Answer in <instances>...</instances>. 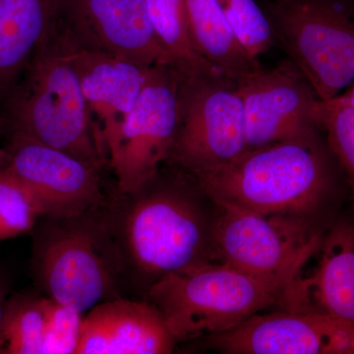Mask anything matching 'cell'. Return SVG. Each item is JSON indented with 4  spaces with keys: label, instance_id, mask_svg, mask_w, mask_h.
<instances>
[{
    "label": "cell",
    "instance_id": "cell-1",
    "mask_svg": "<svg viewBox=\"0 0 354 354\" xmlns=\"http://www.w3.org/2000/svg\"><path fill=\"white\" fill-rule=\"evenodd\" d=\"M330 181L327 153L317 132L246 151L196 183L215 205L304 216L320 204Z\"/></svg>",
    "mask_w": 354,
    "mask_h": 354
},
{
    "label": "cell",
    "instance_id": "cell-2",
    "mask_svg": "<svg viewBox=\"0 0 354 354\" xmlns=\"http://www.w3.org/2000/svg\"><path fill=\"white\" fill-rule=\"evenodd\" d=\"M114 236L124 265L156 281L211 261L212 218L190 190L157 180L124 194ZM150 285V286H151Z\"/></svg>",
    "mask_w": 354,
    "mask_h": 354
},
{
    "label": "cell",
    "instance_id": "cell-3",
    "mask_svg": "<svg viewBox=\"0 0 354 354\" xmlns=\"http://www.w3.org/2000/svg\"><path fill=\"white\" fill-rule=\"evenodd\" d=\"M300 272L262 278L223 263H202L156 281L148 301L160 310L176 342H187L227 332L279 307Z\"/></svg>",
    "mask_w": 354,
    "mask_h": 354
},
{
    "label": "cell",
    "instance_id": "cell-4",
    "mask_svg": "<svg viewBox=\"0 0 354 354\" xmlns=\"http://www.w3.org/2000/svg\"><path fill=\"white\" fill-rule=\"evenodd\" d=\"M55 34L35 53L22 82L9 95L13 134L64 151L101 169L106 162L97 146L68 37Z\"/></svg>",
    "mask_w": 354,
    "mask_h": 354
},
{
    "label": "cell",
    "instance_id": "cell-5",
    "mask_svg": "<svg viewBox=\"0 0 354 354\" xmlns=\"http://www.w3.org/2000/svg\"><path fill=\"white\" fill-rule=\"evenodd\" d=\"M97 209L46 218L35 239L32 268L39 288L83 314L120 297L118 279L125 270L111 221Z\"/></svg>",
    "mask_w": 354,
    "mask_h": 354
},
{
    "label": "cell",
    "instance_id": "cell-6",
    "mask_svg": "<svg viewBox=\"0 0 354 354\" xmlns=\"http://www.w3.org/2000/svg\"><path fill=\"white\" fill-rule=\"evenodd\" d=\"M268 18L317 99L329 101L353 85L354 0H276Z\"/></svg>",
    "mask_w": 354,
    "mask_h": 354
},
{
    "label": "cell",
    "instance_id": "cell-7",
    "mask_svg": "<svg viewBox=\"0 0 354 354\" xmlns=\"http://www.w3.org/2000/svg\"><path fill=\"white\" fill-rule=\"evenodd\" d=\"M211 261L262 278L300 272L322 241L297 215L263 214L216 205Z\"/></svg>",
    "mask_w": 354,
    "mask_h": 354
},
{
    "label": "cell",
    "instance_id": "cell-8",
    "mask_svg": "<svg viewBox=\"0 0 354 354\" xmlns=\"http://www.w3.org/2000/svg\"><path fill=\"white\" fill-rule=\"evenodd\" d=\"M180 120L171 160L196 180L232 164L247 151L245 111L234 81L185 75Z\"/></svg>",
    "mask_w": 354,
    "mask_h": 354
},
{
    "label": "cell",
    "instance_id": "cell-9",
    "mask_svg": "<svg viewBox=\"0 0 354 354\" xmlns=\"http://www.w3.org/2000/svg\"><path fill=\"white\" fill-rule=\"evenodd\" d=\"M176 67L155 66L108 153L120 194H130L158 176L171 157L181 106Z\"/></svg>",
    "mask_w": 354,
    "mask_h": 354
},
{
    "label": "cell",
    "instance_id": "cell-10",
    "mask_svg": "<svg viewBox=\"0 0 354 354\" xmlns=\"http://www.w3.org/2000/svg\"><path fill=\"white\" fill-rule=\"evenodd\" d=\"M1 167L24 184L43 218H67L101 208L99 171L64 151L13 134Z\"/></svg>",
    "mask_w": 354,
    "mask_h": 354
},
{
    "label": "cell",
    "instance_id": "cell-11",
    "mask_svg": "<svg viewBox=\"0 0 354 354\" xmlns=\"http://www.w3.org/2000/svg\"><path fill=\"white\" fill-rule=\"evenodd\" d=\"M245 111L247 151L315 134V93L297 65L285 60L235 81Z\"/></svg>",
    "mask_w": 354,
    "mask_h": 354
},
{
    "label": "cell",
    "instance_id": "cell-12",
    "mask_svg": "<svg viewBox=\"0 0 354 354\" xmlns=\"http://www.w3.org/2000/svg\"><path fill=\"white\" fill-rule=\"evenodd\" d=\"M227 354H354V323L327 314L279 309L207 337Z\"/></svg>",
    "mask_w": 354,
    "mask_h": 354
},
{
    "label": "cell",
    "instance_id": "cell-13",
    "mask_svg": "<svg viewBox=\"0 0 354 354\" xmlns=\"http://www.w3.org/2000/svg\"><path fill=\"white\" fill-rule=\"evenodd\" d=\"M62 13L79 46L145 66L176 67L153 32L145 0H62Z\"/></svg>",
    "mask_w": 354,
    "mask_h": 354
},
{
    "label": "cell",
    "instance_id": "cell-14",
    "mask_svg": "<svg viewBox=\"0 0 354 354\" xmlns=\"http://www.w3.org/2000/svg\"><path fill=\"white\" fill-rule=\"evenodd\" d=\"M67 37L97 146L108 162L109 149L155 66L84 48Z\"/></svg>",
    "mask_w": 354,
    "mask_h": 354
},
{
    "label": "cell",
    "instance_id": "cell-15",
    "mask_svg": "<svg viewBox=\"0 0 354 354\" xmlns=\"http://www.w3.org/2000/svg\"><path fill=\"white\" fill-rule=\"evenodd\" d=\"M313 271L293 279L279 309L327 314L354 323V221H341L319 246Z\"/></svg>",
    "mask_w": 354,
    "mask_h": 354
},
{
    "label": "cell",
    "instance_id": "cell-16",
    "mask_svg": "<svg viewBox=\"0 0 354 354\" xmlns=\"http://www.w3.org/2000/svg\"><path fill=\"white\" fill-rule=\"evenodd\" d=\"M176 344L155 305L115 297L85 313L76 354H169Z\"/></svg>",
    "mask_w": 354,
    "mask_h": 354
},
{
    "label": "cell",
    "instance_id": "cell-17",
    "mask_svg": "<svg viewBox=\"0 0 354 354\" xmlns=\"http://www.w3.org/2000/svg\"><path fill=\"white\" fill-rule=\"evenodd\" d=\"M62 0H0V95L17 86L35 53L53 32Z\"/></svg>",
    "mask_w": 354,
    "mask_h": 354
},
{
    "label": "cell",
    "instance_id": "cell-18",
    "mask_svg": "<svg viewBox=\"0 0 354 354\" xmlns=\"http://www.w3.org/2000/svg\"><path fill=\"white\" fill-rule=\"evenodd\" d=\"M185 6L195 48L223 76L235 82L259 68L235 36L216 0H185Z\"/></svg>",
    "mask_w": 354,
    "mask_h": 354
},
{
    "label": "cell",
    "instance_id": "cell-19",
    "mask_svg": "<svg viewBox=\"0 0 354 354\" xmlns=\"http://www.w3.org/2000/svg\"><path fill=\"white\" fill-rule=\"evenodd\" d=\"M145 3L156 36L181 73L225 77L195 48L185 0H145Z\"/></svg>",
    "mask_w": 354,
    "mask_h": 354
},
{
    "label": "cell",
    "instance_id": "cell-20",
    "mask_svg": "<svg viewBox=\"0 0 354 354\" xmlns=\"http://www.w3.org/2000/svg\"><path fill=\"white\" fill-rule=\"evenodd\" d=\"M44 326V297H9L0 330V354H43Z\"/></svg>",
    "mask_w": 354,
    "mask_h": 354
},
{
    "label": "cell",
    "instance_id": "cell-21",
    "mask_svg": "<svg viewBox=\"0 0 354 354\" xmlns=\"http://www.w3.org/2000/svg\"><path fill=\"white\" fill-rule=\"evenodd\" d=\"M43 218L36 199L19 179L0 167V241L29 234Z\"/></svg>",
    "mask_w": 354,
    "mask_h": 354
},
{
    "label": "cell",
    "instance_id": "cell-22",
    "mask_svg": "<svg viewBox=\"0 0 354 354\" xmlns=\"http://www.w3.org/2000/svg\"><path fill=\"white\" fill-rule=\"evenodd\" d=\"M313 118L326 133L328 148L346 174L354 200V109L317 100Z\"/></svg>",
    "mask_w": 354,
    "mask_h": 354
},
{
    "label": "cell",
    "instance_id": "cell-23",
    "mask_svg": "<svg viewBox=\"0 0 354 354\" xmlns=\"http://www.w3.org/2000/svg\"><path fill=\"white\" fill-rule=\"evenodd\" d=\"M216 2L247 55L258 62L257 58L272 48L276 39L268 16L255 0H216Z\"/></svg>",
    "mask_w": 354,
    "mask_h": 354
},
{
    "label": "cell",
    "instance_id": "cell-24",
    "mask_svg": "<svg viewBox=\"0 0 354 354\" xmlns=\"http://www.w3.org/2000/svg\"><path fill=\"white\" fill-rule=\"evenodd\" d=\"M46 326L43 354H76L84 314L44 297Z\"/></svg>",
    "mask_w": 354,
    "mask_h": 354
},
{
    "label": "cell",
    "instance_id": "cell-25",
    "mask_svg": "<svg viewBox=\"0 0 354 354\" xmlns=\"http://www.w3.org/2000/svg\"><path fill=\"white\" fill-rule=\"evenodd\" d=\"M328 102L354 109V83L349 86L346 91H344L341 95H337L334 99L329 100Z\"/></svg>",
    "mask_w": 354,
    "mask_h": 354
},
{
    "label": "cell",
    "instance_id": "cell-26",
    "mask_svg": "<svg viewBox=\"0 0 354 354\" xmlns=\"http://www.w3.org/2000/svg\"><path fill=\"white\" fill-rule=\"evenodd\" d=\"M8 286L6 279L0 278V330H1L2 318H3L4 308L8 300Z\"/></svg>",
    "mask_w": 354,
    "mask_h": 354
},
{
    "label": "cell",
    "instance_id": "cell-27",
    "mask_svg": "<svg viewBox=\"0 0 354 354\" xmlns=\"http://www.w3.org/2000/svg\"><path fill=\"white\" fill-rule=\"evenodd\" d=\"M4 151L0 149V167H1L2 162H3Z\"/></svg>",
    "mask_w": 354,
    "mask_h": 354
}]
</instances>
